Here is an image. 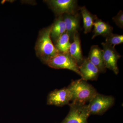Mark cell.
Instances as JSON below:
<instances>
[{
    "mask_svg": "<svg viewBox=\"0 0 123 123\" xmlns=\"http://www.w3.org/2000/svg\"><path fill=\"white\" fill-rule=\"evenodd\" d=\"M52 27V24L39 31L35 47L37 57L44 64L59 53L51 39Z\"/></svg>",
    "mask_w": 123,
    "mask_h": 123,
    "instance_id": "6da1fadb",
    "label": "cell"
},
{
    "mask_svg": "<svg viewBox=\"0 0 123 123\" xmlns=\"http://www.w3.org/2000/svg\"><path fill=\"white\" fill-rule=\"evenodd\" d=\"M68 88L72 95V102L76 103L89 102L98 93L93 86L82 78L73 81Z\"/></svg>",
    "mask_w": 123,
    "mask_h": 123,
    "instance_id": "7a4b0ae2",
    "label": "cell"
},
{
    "mask_svg": "<svg viewBox=\"0 0 123 123\" xmlns=\"http://www.w3.org/2000/svg\"><path fill=\"white\" fill-rule=\"evenodd\" d=\"M44 64L53 68L71 70L81 76L79 65L69 53H59L47 61Z\"/></svg>",
    "mask_w": 123,
    "mask_h": 123,
    "instance_id": "3957f363",
    "label": "cell"
},
{
    "mask_svg": "<svg viewBox=\"0 0 123 123\" xmlns=\"http://www.w3.org/2000/svg\"><path fill=\"white\" fill-rule=\"evenodd\" d=\"M68 105L69 112L61 123H88V119L90 115L88 105L74 102Z\"/></svg>",
    "mask_w": 123,
    "mask_h": 123,
    "instance_id": "277c9868",
    "label": "cell"
},
{
    "mask_svg": "<svg viewBox=\"0 0 123 123\" xmlns=\"http://www.w3.org/2000/svg\"><path fill=\"white\" fill-rule=\"evenodd\" d=\"M115 98L111 95H105L97 93L88 105L90 115H101L111 107Z\"/></svg>",
    "mask_w": 123,
    "mask_h": 123,
    "instance_id": "5b68a950",
    "label": "cell"
},
{
    "mask_svg": "<svg viewBox=\"0 0 123 123\" xmlns=\"http://www.w3.org/2000/svg\"><path fill=\"white\" fill-rule=\"evenodd\" d=\"M53 11L56 17L65 14L77 13V1L75 0H45L43 1Z\"/></svg>",
    "mask_w": 123,
    "mask_h": 123,
    "instance_id": "8992f818",
    "label": "cell"
},
{
    "mask_svg": "<svg viewBox=\"0 0 123 123\" xmlns=\"http://www.w3.org/2000/svg\"><path fill=\"white\" fill-rule=\"evenodd\" d=\"M102 44L103 48L104 61L106 68L112 70L116 75H117L119 72L117 62L121 57V55L113 46L106 42L102 43Z\"/></svg>",
    "mask_w": 123,
    "mask_h": 123,
    "instance_id": "52a82bcc",
    "label": "cell"
},
{
    "mask_svg": "<svg viewBox=\"0 0 123 123\" xmlns=\"http://www.w3.org/2000/svg\"><path fill=\"white\" fill-rule=\"evenodd\" d=\"M72 99V95L68 87L55 89L49 93L47 104L62 107L69 104Z\"/></svg>",
    "mask_w": 123,
    "mask_h": 123,
    "instance_id": "ba28073f",
    "label": "cell"
},
{
    "mask_svg": "<svg viewBox=\"0 0 123 123\" xmlns=\"http://www.w3.org/2000/svg\"><path fill=\"white\" fill-rule=\"evenodd\" d=\"M79 69L82 79L86 81L96 80L100 73L98 68L88 57L84 58L82 63L79 65Z\"/></svg>",
    "mask_w": 123,
    "mask_h": 123,
    "instance_id": "9c48e42d",
    "label": "cell"
},
{
    "mask_svg": "<svg viewBox=\"0 0 123 123\" xmlns=\"http://www.w3.org/2000/svg\"><path fill=\"white\" fill-rule=\"evenodd\" d=\"M88 59L98 68L100 73H104L106 68L103 59V51L98 45L91 47L89 53Z\"/></svg>",
    "mask_w": 123,
    "mask_h": 123,
    "instance_id": "30bf717a",
    "label": "cell"
},
{
    "mask_svg": "<svg viewBox=\"0 0 123 123\" xmlns=\"http://www.w3.org/2000/svg\"><path fill=\"white\" fill-rule=\"evenodd\" d=\"M66 26V31L69 38L73 39L75 34L78 32L80 17L78 13L75 14H65L62 15Z\"/></svg>",
    "mask_w": 123,
    "mask_h": 123,
    "instance_id": "8fae6325",
    "label": "cell"
},
{
    "mask_svg": "<svg viewBox=\"0 0 123 123\" xmlns=\"http://www.w3.org/2000/svg\"><path fill=\"white\" fill-rule=\"evenodd\" d=\"M69 53L79 66L81 64L84 58L82 56L80 39L78 32L76 33L74 36L73 43L70 44Z\"/></svg>",
    "mask_w": 123,
    "mask_h": 123,
    "instance_id": "7c38bea8",
    "label": "cell"
},
{
    "mask_svg": "<svg viewBox=\"0 0 123 123\" xmlns=\"http://www.w3.org/2000/svg\"><path fill=\"white\" fill-rule=\"evenodd\" d=\"M66 31V26L63 16L57 17L52 24L50 33L51 39L54 44Z\"/></svg>",
    "mask_w": 123,
    "mask_h": 123,
    "instance_id": "4fadbf2b",
    "label": "cell"
},
{
    "mask_svg": "<svg viewBox=\"0 0 123 123\" xmlns=\"http://www.w3.org/2000/svg\"><path fill=\"white\" fill-rule=\"evenodd\" d=\"M93 26H94V29L93 31L94 35L92 39L99 35L106 37L112 33L113 27L109 23L103 21L98 18L95 21Z\"/></svg>",
    "mask_w": 123,
    "mask_h": 123,
    "instance_id": "5bb4252c",
    "label": "cell"
},
{
    "mask_svg": "<svg viewBox=\"0 0 123 123\" xmlns=\"http://www.w3.org/2000/svg\"><path fill=\"white\" fill-rule=\"evenodd\" d=\"M83 19L84 32L87 34L91 31L94 24L98 17L96 15L91 13L85 6L80 8Z\"/></svg>",
    "mask_w": 123,
    "mask_h": 123,
    "instance_id": "9a60e30c",
    "label": "cell"
},
{
    "mask_svg": "<svg viewBox=\"0 0 123 123\" xmlns=\"http://www.w3.org/2000/svg\"><path fill=\"white\" fill-rule=\"evenodd\" d=\"M70 38L66 31L61 36L55 43V47L60 53H69L70 45Z\"/></svg>",
    "mask_w": 123,
    "mask_h": 123,
    "instance_id": "2e32d148",
    "label": "cell"
},
{
    "mask_svg": "<svg viewBox=\"0 0 123 123\" xmlns=\"http://www.w3.org/2000/svg\"><path fill=\"white\" fill-rule=\"evenodd\" d=\"M106 43L115 47L116 45L123 43V35L112 33L106 37Z\"/></svg>",
    "mask_w": 123,
    "mask_h": 123,
    "instance_id": "e0dca14e",
    "label": "cell"
},
{
    "mask_svg": "<svg viewBox=\"0 0 123 123\" xmlns=\"http://www.w3.org/2000/svg\"><path fill=\"white\" fill-rule=\"evenodd\" d=\"M112 20L121 29L123 28V13L121 10L118 13L117 15L112 18Z\"/></svg>",
    "mask_w": 123,
    "mask_h": 123,
    "instance_id": "ac0fdd59",
    "label": "cell"
}]
</instances>
